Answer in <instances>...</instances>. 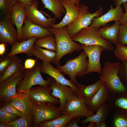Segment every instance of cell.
Instances as JSON below:
<instances>
[{
    "label": "cell",
    "mask_w": 127,
    "mask_h": 127,
    "mask_svg": "<svg viewBox=\"0 0 127 127\" xmlns=\"http://www.w3.org/2000/svg\"><path fill=\"white\" fill-rule=\"evenodd\" d=\"M5 42H1L0 44V55L2 56L6 53V44Z\"/></svg>",
    "instance_id": "cell-45"
},
{
    "label": "cell",
    "mask_w": 127,
    "mask_h": 127,
    "mask_svg": "<svg viewBox=\"0 0 127 127\" xmlns=\"http://www.w3.org/2000/svg\"><path fill=\"white\" fill-rule=\"evenodd\" d=\"M121 24L120 20L115 21L111 26L105 25L99 28V32L104 39L115 45L118 43V38L119 27Z\"/></svg>",
    "instance_id": "cell-24"
},
{
    "label": "cell",
    "mask_w": 127,
    "mask_h": 127,
    "mask_svg": "<svg viewBox=\"0 0 127 127\" xmlns=\"http://www.w3.org/2000/svg\"><path fill=\"white\" fill-rule=\"evenodd\" d=\"M26 18L31 22L44 28L49 29L54 24L56 20L55 16L47 18L38 9L33 6H25Z\"/></svg>",
    "instance_id": "cell-14"
},
{
    "label": "cell",
    "mask_w": 127,
    "mask_h": 127,
    "mask_svg": "<svg viewBox=\"0 0 127 127\" xmlns=\"http://www.w3.org/2000/svg\"><path fill=\"white\" fill-rule=\"evenodd\" d=\"M44 8L51 12L56 18L60 19L66 10L59 0H41Z\"/></svg>",
    "instance_id": "cell-27"
},
{
    "label": "cell",
    "mask_w": 127,
    "mask_h": 127,
    "mask_svg": "<svg viewBox=\"0 0 127 127\" xmlns=\"http://www.w3.org/2000/svg\"><path fill=\"white\" fill-rule=\"evenodd\" d=\"M36 63V60L35 59L30 58L26 59L24 65L25 69L32 68L34 66Z\"/></svg>",
    "instance_id": "cell-43"
},
{
    "label": "cell",
    "mask_w": 127,
    "mask_h": 127,
    "mask_svg": "<svg viewBox=\"0 0 127 127\" xmlns=\"http://www.w3.org/2000/svg\"><path fill=\"white\" fill-rule=\"evenodd\" d=\"M112 107L110 102L108 101L105 104L98 108L96 111L95 114L92 116L86 117L83 121L79 122L83 124L90 122L98 123L105 121L111 111Z\"/></svg>",
    "instance_id": "cell-25"
},
{
    "label": "cell",
    "mask_w": 127,
    "mask_h": 127,
    "mask_svg": "<svg viewBox=\"0 0 127 127\" xmlns=\"http://www.w3.org/2000/svg\"><path fill=\"white\" fill-rule=\"evenodd\" d=\"M13 25L11 19L0 20V42L8 43L11 46L18 42V32Z\"/></svg>",
    "instance_id": "cell-18"
},
{
    "label": "cell",
    "mask_w": 127,
    "mask_h": 127,
    "mask_svg": "<svg viewBox=\"0 0 127 127\" xmlns=\"http://www.w3.org/2000/svg\"><path fill=\"white\" fill-rule=\"evenodd\" d=\"M59 106L47 103L33 105L32 127H38L40 123L54 119L62 114Z\"/></svg>",
    "instance_id": "cell-7"
},
{
    "label": "cell",
    "mask_w": 127,
    "mask_h": 127,
    "mask_svg": "<svg viewBox=\"0 0 127 127\" xmlns=\"http://www.w3.org/2000/svg\"><path fill=\"white\" fill-rule=\"evenodd\" d=\"M34 56L42 61L43 62H52L56 55V52L42 48L34 44L33 48Z\"/></svg>",
    "instance_id": "cell-28"
},
{
    "label": "cell",
    "mask_w": 127,
    "mask_h": 127,
    "mask_svg": "<svg viewBox=\"0 0 127 127\" xmlns=\"http://www.w3.org/2000/svg\"><path fill=\"white\" fill-rule=\"evenodd\" d=\"M47 78L48 81V85L52 90L51 95L59 99V106L63 111L67 101L74 95V90L68 85L57 82L51 77L48 76Z\"/></svg>",
    "instance_id": "cell-12"
},
{
    "label": "cell",
    "mask_w": 127,
    "mask_h": 127,
    "mask_svg": "<svg viewBox=\"0 0 127 127\" xmlns=\"http://www.w3.org/2000/svg\"><path fill=\"white\" fill-rule=\"evenodd\" d=\"M0 127H8L7 123L0 122Z\"/></svg>",
    "instance_id": "cell-50"
},
{
    "label": "cell",
    "mask_w": 127,
    "mask_h": 127,
    "mask_svg": "<svg viewBox=\"0 0 127 127\" xmlns=\"http://www.w3.org/2000/svg\"><path fill=\"white\" fill-rule=\"evenodd\" d=\"M26 18L25 6L17 2L12 10L10 19L13 25H15L18 34V42L23 41L22 30Z\"/></svg>",
    "instance_id": "cell-19"
},
{
    "label": "cell",
    "mask_w": 127,
    "mask_h": 127,
    "mask_svg": "<svg viewBox=\"0 0 127 127\" xmlns=\"http://www.w3.org/2000/svg\"><path fill=\"white\" fill-rule=\"evenodd\" d=\"M24 23L22 30L23 41L33 37L40 38L48 36L53 35L49 29L44 28L39 25L31 22L26 18L24 20Z\"/></svg>",
    "instance_id": "cell-17"
},
{
    "label": "cell",
    "mask_w": 127,
    "mask_h": 127,
    "mask_svg": "<svg viewBox=\"0 0 127 127\" xmlns=\"http://www.w3.org/2000/svg\"><path fill=\"white\" fill-rule=\"evenodd\" d=\"M16 115L10 114L0 108V122L8 123L20 117Z\"/></svg>",
    "instance_id": "cell-38"
},
{
    "label": "cell",
    "mask_w": 127,
    "mask_h": 127,
    "mask_svg": "<svg viewBox=\"0 0 127 127\" xmlns=\"http://www.w3.org/2000/svg\"><path fill=\"white\" fill-rule=\"evenodd\" d=\"M66 10L65 15L59 23L53 24L52 27L59 28L68 26L77 18L80 12V7H77L72 0H59Z\"/></svg>",
    "instance_id": "cell-15"
},
{
    "label": "cell",
    "mask_w": 127,
    "mask_h": 127,
    "mask_svg": "<svg viewBox=\"0 0 127 127\" xmlns=\"http://www.w3.org/2000/svg\"><path fill=\"white\" fill-rule=\"evenodd\" d=\"M107 127L105 121H103L98 123H95L94 127Z\"/></svg>",
    "instance_id": "cell-47"
},
{
    "label": "cell",
    "mask_w": 127,
    "mask_h": 127,
    "mask_svg": "<svg viewBox=\"0 0 127 127\" xmlns=\"http://www.w3.org/2000/svg\"><path fill=\"white\" fill-rule=\"evenodd\" d=\"M67 26L59 28L51 27L49 30L54 35L56 44V55L52 63L56 66L60 65L61 59L75 51L83 50L82 45L74 42L69 36Z\"/></svg>",
    "instance_id": "cell-1"
},
{
    "label": "cell",
    "mask_w": 127,
    "mask_h": 127,
    "mask_svg": "<svg viewBox=\"0 0 127 127\" xmlns=\"http://www.w3.org/2000/svg\"><path fill=\"white\" fill-rule=\"evenodd\" d=\"M118 43L123 45H127V22L120 25L118 36Z\"/></svg>",
    "instance_id": "cell-36"
},
{
    "label": "cell",
    "mask_w": 127,
    "mask_h": 127,
    "mask_svg": "<svg viewBox=\"0 0 127 127\" xmlns=\"http://www.w3.org/2000/svg\"><path fill=\"white\" fill-rule=\"evenodd\" d=\"M126 46L127 47V45H126Z\"/></svg>",
    "instance_id": "cell-51"
},
{
    "label": "cell",
    "mask_w": 127,
    "mask_h": 127,
    "mask_svg": "<svg viewBox=\"0 0 127 127\" xmlns=\"http://www.w3.org/2000/svg\"><path fill=\"white\" fill-rule=\"evenodd\" d=\"M103 82L99 79L94 83L87 85L81 84L77 82L74 94L84 101L89 99L98 90Z\"/></svg>",
    "instance_id": "cell-23"
},
{
    "label": "cell",
    "mask_w": 127,
    "mask_h": 127,
    "mask_svg": "<svg viewBox=\"0 0 127 127\" xmlns=\"http://www.w3.org/2000/svg\"><path fill=\"white\" fill-rule=\"evenodd\" d=\"M118 75L121 81L127 89V62H122L121 64Z\"/></svg>",
    "instance_id": "cell-39"
},
{
    "label": "cell",
    "mask_w": 127,
    "mask_h": 127,
    "mask_svg": "<svg viewBox=\"0 0 127 127\" xmlns=\"http://www.w3.org/2000/svg\"><path fill=\"white\" fill-rule=\"evenodd\" d=\"M120 64L119 62H105L99 76V79L106 84L112 95L121 93L127 90L118 76Z\"/></svg>",
    "instance_id": "cell-2"
},
{
    "label": "cell",
    "mask_w": 127,
    "mask_h": 127,
    "mask_svg": "<svg viewBox=\"0 0 127 127\" xmlns=\"http://www.w3.org/2000/svg\"><path fill=\"white\" fill-rule=\"evenodd\" d=\"M113 123L115 127H127V110L120 108H115Z\"/></svg>",
    "instance_id": "cell-32"
},
{
    "label": "cell",
    "mask_w": 127,
    "mask_h": 127,
    "mask_svg": "<svg viewBox=\"0 0 127 127\" xmlns=\"http://www.w3.org/2000/svg\"><path fill=\"white\" fill-rule=\"evenodd\" d=\"M17 2L24 6L32 5L38 7L39 3L37 0H17Z\"/></svg>",
    "instance_id": "cell-41"
},
{
    "label": "cell",
    "mask_w": 127,
    "mask_h": 127,
    "mask_svg": "<svg viewBox=\"0 0 127 127\" xmlns=\"http://www.w3.org/2000/svg\"><path fill=\"white\" fill-rule=\"evenodd\" d=\"M62 113L73 118L88 117L95 114L87 109L84 100L74 95L67 101Z\"/></svg>",
    "instance_id": "cell-10"
},
{
    "label": "cell",
    "mask_w": 127,
    "mask_h": 127,
    "mask_svg": "<svg viewBox=\"0 0 127 127\" xmlns=\"http://www.w3.org/2000/svg\"><path fill=\"white\" fill-rule=\"evenodd\" d=\"M17 3V0H0V20L10 19L12 10Z\"/></svg>",
    "instance_id": "cell-31"
},
{
    "label": "cell",
    "mask_w": 127,
    "mask_h": 127,
    "mask_svg": "<svg viewBox=\"0 0 127 127\" xmlns=\"http://www.w3.org/2000/svg\"><path fill=\"white\" fill-rule=\"evenodd\" d=\"M23 76V71L16 73L0 83V103L10 102L18 94L16 86Z\"/></svg>",
    "instance_id": "cell-9"
},
{
    "label": "cell",
    "mask_w": 127,
    "mask_h": 127,
    "mask_svg": "<svg viewBox=\"0 0 127 127\" xmlns=\"http://www.w3.org/2000/svg\"><path fill=\"white\" fill-rule=\"evenodd\" d=\"M35 44L40 47L56 52V40L52 35L48 36L43 38H38L36 41Z\"/></svg>",
    "instance_id": "cell-33"
},
{
    "label": "cell",
    "mask_w": 127,
    "mask_h": 127,
    "mask_svg": "<svg viewBox=\"0 0 127 127\" xmlns=\"http://www.w3.org/2000/svg\"><path fill=\"white\" fill-rule=\"evenodd\" d=\"M52 90L48 85L32 87L24 93L27 94L33 104L47 103L56 105L60 104L59 99L51 95Z\"/></svg>",
    "instance_id": "cell-8"
},
{
    "label": "cell",
    "mask_w": 127,
    "mask_h": 127,
    "mask_svg": "<svg viewBox=\"0 0 127 127\" xmlns=\"http://www.w3.org/2000/svg\"><path fill=\"white\" fill-rule=\"evenodd\" d=\"M109 101L112 107L127 110V90L121 93L112 95Z\"/></svg>",
    "instance_id": "cell-30"
},
{
    "label": "cell",
    "mask_w": 127,
    "mask_h": 127,
    "mask_svg": "<svg viewBox=\"0 0 127 127\" xmlns=\"http://www.w3.org/2000/svg\"><path fill=\"white\" fill-rule=\"evenodd\" d=\"M10 102L21 111L24 115L33 114L34 104L26 93H18L12 99Z\"/></svg>",
    "instance_id": "cell-20"
},
{
    "label": "cell",
    "mask_w": 127,
    "mask_h": 127,
    "mask_svg": "<svg viewBox=\"0 0 127 127\" xmlns=\"http://www.w3.org/2000/svg\"><path fill=\"white\" fill-rule=\"evenodd\" d=\"M116 6H121L123 4L127 2V0H112Z\"/></svg>",
    "instance_id": "cell-46"
},
{
    "label": "cell",
    "mask_w": 127,
    "mask_h": 127,
    "mask_svg": "<svg viewBox=\"0 0 127 127\" xmlns=\"http://www.w3.org/2000/svg\"><path fill=\"white\" fill-rule=\"evenodd\" d=\"M89 124L88 125V127H95V123L92 122H89Z\"/></svg>",
    "instance_id": "cell-49"
},
{
    "label": "cell",
    "mask_w": 127,
    "mask_h": 127,
    "mask_svg": "<svg viewBox=\"0 0 127 127\" xmlns=\"http://www.w3.org/2000/svg\"><path fill=\"white\" fill-rule=\"evenodd\" d=\"M82 117L78 116L73 118L67 124L66 127H81L78 125L80 119Z\"/></svg>",
    "instance_id": "cell-42"
},
{
    "label": "cell",
    "mask_w": 127,
    "mask_h": 127,
    "mask_svg": "<svg viewBox=\"0 0 127 127\" xmlns=\"http://www.w3.org/2000/svg\"><path fill=\"white\" fill-rule=\"evenodd\" d=\"M40 71L41 73L49 75L57 82L69 86L74 91L76 89L75 85L72 83L70 80L66 78L61 72L53 67L50 62H42L41 63Z\"/></svg>",
    "instance_id": "cell-21"
},
{
    "label": "cell",
    "mask_w": 127,
    "mask_h": 127,
    "mask_svg": "<svg viewBox=\"0 0 127 127\" xmlns=\"http://www.w3.org/2000/svg\"><path fill=\"white\" fill-rule=\"evenodd\" d=\"M73 118L68 115L62 114L54 119L40 123L38 127H66Z\"/></svg>",
    "instance_id": "cell-29"
},
{
    "label": "cell",
    "mask_w": 127,
    "mask_h": 127,
    "mask_svg": "<svg viewBox=\"0 0 127 127\" xmlns=\"http://www.w3.org/2000/svg\"><path fill=\"white\" fill-rule=\"evenodd\" d=\"M81 45L88 58V67L86 75L92 72L100 74L102 70L100 63V56L102 52L105 50V49L99 45Z\"/></svg>",
    "instance_id": "cell-11"
},
{
    "label": "cell",
    "mask_w": 127,
    "mask_h": 127,
    "mask_svg": "<svg viewBox=\"0 0 127 127\" xmlns=\"http://www.w3.org/2000/svg\"><path fill=\"white\" fill-rule=\"evenodd\" d=\"M33 118V114L24 115L7 124L8 127H32Z\"/></svg>",
    "instance_id": "cell-34"
},
{
    "label": "cell",
    "mask_w": 127,
    "mask_h": 127,
    "mask_svg": "<svg viewBox=\"0 0 127 127\" xmlns=\"http://www.w3.org/2000/svg\"><path fill=\"white\" fill-rule=\"evenodd\" d=\"M123 9L121 6L114 8L112 4L110 9L105 14L94 17L92 20L90 26L99 28L105 25L107 23L112 21L120 20L123 14Z\"/></svg>",
    "instance_id": "cell-16"
},
{
    "label": "cell",
    "mask_w": 127,
    "mask_h": 127,
    "mask_svg": "<svg viewBox=\"0 0 127 127\" xmlns=\"http://www.w3.org/2000/svg\"><path fill=\"white\" fill-rule=\"evenodd\" d=\"M99 28L90 25L81 30L71 38L74 41L82 44L99 45L103 47L107 51H113L114 48L112 44L103 39L99 35Z\"/></svg>",
    "instance_id": "cell-4"
},
{
    "label": "cell",
    "mask_w": 127,
    "mask_h": 127,
    "mask_svg": "<svg viewBox=\"0 0 127 127\" xmlns=\"http://www.w3.org/2000/svg\"><path fill=\"white\" fill-rule=\"evenodd\" d=\"M22 60L15 56H13L12 62L3 74L0 76V83L17 72H23L25 69L24 65L21 63Z\"/></svg>",
    "instance_id": "cell-26"
},
{
    "label": "cell",
    "mask_w": 127,
    "mask_h": 127,
    "mask_svg": "<svg viewBox=\"0 0 127 127\" xmlns=\"http://www.w3.org/2000/svg\"><path fill=\"white\" fill-rule=\"evenodd\" d=\"M78 7H80L81 0H72Z\"/></svg>",
    "instance_id": "cell-48"
},
{
    "label": "cell",
    "mask_w": 127,
    "mask_h": 127,
    "mask_svg": "<svg viewBox=\"0 0 127 127\" xmlns=\"http://www.w3.org/2000/svg\"><path fill=\"white\" fill-rule=\"evenodd\" d=\"M41 63L37 62L32 68L26 69L24 71L23 78L16 86L17 92H25L36 85H48V80L44 79L41 74Z\"/></svg>",
    "instance_id": "cell-6"
},
{
    "label": "cell",
    "mask_w": 127,
    "mask_h": 127,
    "mask_svg": "<svg viewBox=\"0 0 127 127\" xmlns=\"http://www.w3.org/2000/svg\"><path fill=\"white\" fill-rule=\"evenodd\" d=\"M125 12L122 16L120 21L121 24L127 22V2L123 4Z\"/></svg>",
    "instance_id": "cell-44"
},
{
    "label": "cell",
    "mask_w": 127,
    "mask_h": 127,
    "mask_svg": "<svg viewBox=\"0 0 127 127\" xmlns=\"http://www.w3.org/2000/svg\"><path fill=\"white\" fill-rule=\"evenodd\" d=\"M38 38L36 37H33L26 40L18 42L11 46L10 52L6 56L13 57L19 54L24 53L28 56H33V46Z\"/></svg>",
    "instance_id": "cell-22"
},
{
    "label": "cell",
    "mask_w": 127,
    "mask_h": 127,
    "mask_svg": "<svg viewBox=\"0 0 127 127\" xmlns=\"http://www.w3.org/2000/svg\"><path fill=\"white\" fill-rule=\"evenodd\" d=\"M13 57H8L4 56L0 58V76L2 75L11 64Z\"/></svg>",
    "instance_id": "cell-40"
},
{
    "label": "cell",
    "mask_w": 127,
    "mask_h": 127,
    "mask_svg": "<svg viewBox=\"0 0 127 127\" xmlns=\"http://www.w3.org/2000/svg\"><path fill=\"white\" fill-rule=\"evenodd\" d=\"M115 45L116 48L113 52L115 56L122 62H127V47L118 43Z\"/></svg>",
    "instance_id": "cell-35"
},
{
    "label": "cell",
    "mask_w": 127,
    "mask_h": 127,
    "mask_svg": "<svg viewBox=\"0 0 127 127\" xmlns=\"http://www.w3.org/2000/svg\"><path fill=\"white\" fill-rule=\"evenodd\" d=\"M112 94L104 82L96 93L91 98L84 101L87 109L95 114L99 108L109 100Z\"/></svg>",
    "instance_id": "cell-13"
},
{
    "label": "cell",
    "mask_w": 127,
    "mask_h": 127,
    "mask_svg": "<svg viewBox=\"0 0 127 127\" xmlns=\"http://www.w3.org/2000/svg\"><path fill=\"white\" fill-rule=\"evenodd\" d=\"M87 56L83 50L77 57L67 60L64 65H60L56 66V68L63 75L67 74L70 77V80L75 85L78 82L75 77L86 75L88 65V60Z\"/></svg>",
    "instance_id": "cell-3"
},
{
    "label": "cell",
    "mask_w": 127,
    "mask_h": 127,
    "mask_svg": "<svg viewBox=\"0 0 127 127\" xmlns=\"http://www.w3.org/2000/svg\"><path fill=\"white\" fill-rule=\"evenodd\" d=\"M80 8L79 13L77 18L67 27L68 33L71 38L82 29L88 26L92 20L95 17L102 15L103 11V8L100 6L95 12L91 13L88 11L89 6L84 3L80 5Z\"/></svg>",
    "instance_id": "cell-5"
},
{
    "label": "cell",
    "mask_w": 127,
    "mask_h": 127,
    "mask_svg": "<svg viewBox=\"0 0 127 127\" xmlns=\"http://www.w3.org/2000/svg\"><path fill=\"white\" fill-rule=\"evenodd\" d=\"M0 107L7 112L20 117L23 115L22 112L12 105L10 102L0 103Z\"/></svg>",
    "instance_id": "cell-37"
}]
</instances>
